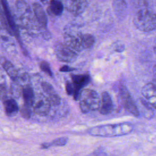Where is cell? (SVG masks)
<instances>
[{"instance_id":"1","label":"cell","mask_w":156,"mask_h":156,"mask_svg":"<svg viewBox=\"0 0 156 156\" xmlns=\"http://www.w3.org/2000/svg\"><path fill=\"white\" fill-rule=\"evenodd\" d=\"M133 130V126L130 122H121L113 124H104L94 126L88 129L89 135L99 137H114L126 135Z\"/></svg>"},{"instance_id":"2","label":"cell","mask_w":156,"mask_h":156,"mask_svg":"<svg viewBox=\"0 0 156 156\" xmlns=\"http://www.w3.org/2000/svg\"><path fill=\"white\" fill-rule=\"evenodd\" d=\"M133 24L140 30L150 32L156 29V13L151 10H139L133 17Z\"/></svg>"},{"instance_id":"3","label":"cell","mask_w":156,"mask_h":156,"mask_svg":"<svg viewBox=\"0 0 156 156\" xmlns=\"http://www.w3.org/2000/svg\"><path fill=\"white\" fill-rule=\"evenodd\" d=\"M79 100L80 110L83 113L97 110L99 108L101 98L99 94L93 90L88 88L82 90Z\"/></svg>"},{"instance_id":"4","label":"cell","mask_w":156,"mask_h":156,"mask_svg":"<svg viewBox=\"0 0 156 156\" xmlns=\"http://www.w3.org/2000/svg\"><path fill=\"white\" fill-rule=\"evenodd\" d=\"M32 12L39 29L41 30L43 37L45 38H49L51 34L47 30V16L41 5L38 2H34L32 4Z\"/></svg>"},{"instance_id":"5","label":"cell","mask_w":156,"mask_h":156,"mask_svg":"<svg viewBox=\"0 0 156 156\" xmlns=\"http://www.w3.org/2000/svg\"><path fill=\"white\" fill-rule=\"evenodd\" d=\"M54 52L60 61L65 63L74 62L77 58V54L64 43H57L54 46Z\"/></svg>"},{"instance_id":"6","label":"cell","mask_w":156,"mask_h":156,"mask_svg":"<svg viewBox=\"0 0 156 156\" xmlns=\"http://www.w3.org/2000/svg\"><path fill=\"white\" fill-rule=\"evenodd\" d=\"M119 95L124 108L133 116H138L140 112L138 107L125 86L122 85L120 87Z\"/></svg>"},{"instance_id":"7","label":"cell","mask_w":156,"mask_h":156,"mask_svg":"<svg viewBox=\"0 0 156 156\" xmlns=\"http://www.w3.org/2000/svg\"><path fill=\"white\" fill-rule=\"evenodd\" d=\"M51 104L46 96L40 93L35 95L32 105L34 112L38 115L46 116L51 110Z\"/></svg>"},{"instance_id":"8","label":"cell","mask_w":156,"mask_h":156,"mask_svg":"<svg viewBox=\"0 0 156 156\" xmlns=\"http://www.w3.org/2000/svg\"><path fill=\"white\" fill-rule=\"evenodd\" d=\"M79 32H71L68 30L63 35L64 43L76 53L81 52L83 49L79 39Z\"/></svg>"},{"instance_id":"9","label":"cell","mask_w":156,"mask_h":156,"mask_svg":"<svg viewBox=\"0 0 156 156\" xmlns=\"http://www.w3.org/2000/svg\"><path fill=\"white\" fill-rule=\"evenodd\" d=\"M1 2L2 9H3L5 23H6L7 28L12 35L13 34L16 37H18V29L17 26L15 23V21L14 20L13 16L11 13V12L10 10L8 4L5 1H1Z\"/></svg>"},{"instance_id":"10","label":"cell","mask_w":156,"mask_h":156,"mask_svg":"<svg viewBox=\"0 0 156 156\" xmlns=\"http://www.w3.org/2000/svg\"><path fill=\"white\" fill-rule=\"evenodd\" d=\"M141 94L147 103L156 110V83L150 82L144 85Z\"/></svg>"},{"instance_id":"11","label":"cell","mask_w":156,"mask_h":156,"mask_svg":"<svg viewBox=\"0 0 156 156\" xmlns=\"http://www.w3.org/2000/svg\"><path fill=\"white\" fill-rule=\"evenodd\" d=\"M88 5V1L83 0H71L66 1V9L74 15H78L84 12Z\"/></svg>"},{"instance_id":"12","label":"cell","mask_w":156,"mask_h":156,"mask_svg":"<svg viewBox=\"0 0 156 156\" xmlns=\"http://www.w3.org/2000/svg\"><path fill=\"white\" fill-rule=\"evenodd\" d=\"M43 91L46 93L50 103L52 105H58L60 104L61 99L59 95L56 93L54 87L47 82H43L41 84Z\"/></svg>"},{"instance_id":"13","label":"cell","mask_w":156,"mask_h":156,"mask_svg":"<svg viewBox=\"0 0 156 156\" xmlns=\"http://www.w3.org/2000/svg\"><path fill=\"white\" fill-rule=\"evenodd\" d=\"M71 77L72 80L71 83H73L76 91L79 93H80L82 88L87 85L90 82V76L88 74H71Z\"/></svg>"},{"instance_id":"14","label":"cell","mask_w":156,"mask_h":156,"mask_svg":"<svg viewBox=\"0 0 156 156\" xmlns=\"http://www.w3.org/2000/svg\"><path fill=\"white\" fill-rule=\"evenodd\" d=\"M113 107V101L110 94L107 91H103L101 94V102L99 106V112L102 115H108L109 114Z\"/></svg>"},{"instance_id":"15","label":"cell","mask_w":156,"mask_h":156,"mask_svg":"<svg viewBox=\"0 0 156 156\" xmlns=\"http://www.w3.org/2000/svg\"><path fill=\"white\" fill-rule=\"evenodd\" d=\"M4 110L8 116H12L19 111V107L16 102L13 99H6L4 102Z\"/></svg>"},{"instance_id":"16","label":"cell","mask_w":156,"mask_h":156,"mask_svg":"<svg viewBox=\"0 0 156 156\" xmlns=\"http://www.w3.org/2000/svg\"><path fill=\"white\" fill-rule=\"evenodd\" d=\"M22 94L24 104L31 107L35 97V94L32 88L29 85H26L23 88Z\"/></svg>"},{"instance_id":"17","label":"cell","mask_w":156,"mask_h":156,"mask_svg":"<svg viewBox=\"0 0 156 156\" xmlns=\"http://www.w3.org/2000/svg\"><path fill=\"white\" fill-rule=\"evenodd\" d=\"M79 39L83 49L90 48L94 43L95 38L94 36L90 34H82L79 32Z\"/></svg>"},{"instance_id":"18","label":"cell","mask_w":156,"mask_h":156,"mask_svg":"<svg viewBox=\"0 0 156 156\" xmlns=\"http://www.w3.org/2000/svg\"><path fill=\"white\" fill-rule=\"evenodd\" d=\"M2 66L6 73L12 80L15 81L18 79V71L10 61H5L3 63Z\"/></svg>"},{"instance_id":"19","label":"cell","mask_w":156,"mask_h":156,"mask_svg":"<svg viewBox=\"0 0 156 156\" xmlns=\"http://www.w3.org/2000/svg\"><path fill=\"white\" fill-rule=\"evenodd\" d=\"M64 5L61 1H51L50 2L49 9L51 13L55 16H59L62 15L63 12Z\"/></svg>"},{"instance_id":"20","label":"cell","mask_w":156,"mask_h":156,"mask_svg":"<svg viewBox=\"0 0 156 156\" xmlns=\"http://www.w3.org/2000/svg\"><path fill=\"white\" fill-rule=\"evenodd\" d=\"M67 137H60L57 138L51 143H44L41 144V147L43 149H48L51 146H63L66 144L68 142Z\"/></svg>"},{"instance_id":"21","label":"cell","mask_w":156,"mask_h":156,"mask_svg":"<svg viewBox=\"0 0 156 156\" xmlns=\"http://www.w3.org/2000/svg\"><path fill=\"white\" fill-rule=\"evenodd\" d=\"M127 4L124 1H114L113 2V7L115 12L118 15H122L126 9Z\"/></svg>"},{"instance_id":"22","label":"cell","mask_w":156,"mask_h":156,"mask_svg":"<svg viewBox=\"0 0 156 156\" xmlns=\"http://www.w3.org/2000/svg\"><path fill=\"white\" fill-rule=\"evenodd\" d=\"M39 65H40V68L42 71H43L44 73H45L46 74H47L48 76H49L51 77L53 76L52 72L51 71L49 64L47 62L42 61L40 63Z\"/></svg>"},{"instance_id":"23","label":"cell","mask_w":156,"mask_h":156,"mask_svg":"<svg viewBox=\"0 0 156 156\" xmlns=\"http://www.w3.org/2000/svg\"><path fill=\"white\" fill-rule=\"evenodd\" d=\"M21 115V116L26 118V119H29L31 115V111H30V107L24 104L19 109Z\"/></svg>"},{"instance_id":"24","label":"cell","mask_w":156,"mask_h":156,"mask_svg":"<svg viewBox=\"0 0 156 156\" xmlns=\"http://www.w3.org/2000/svg\"><path fill=\"white\" fill-rule=\"evenodd\" d=\"M6 96V87L4 84H0V99H4Z\"/></svg>"},{"instance_id":"25","label":"cell","mask_w":156,"mask_h":156,"mask_svg":"<svg viewBox=\"0 0 156 156\" xmlns=\"http://www.w3.org/2000/svg\"><path fill=\"white\" fill-rule=\"evenodd\" d=\"M59 70L60 71H62V72H71L75 70V68L69 66L68 65H63L60 68Z\"/></svg>"},{"instance_id":"26","label":"cell","mask_w":156,"mask_h":156,"mask_svg":"<svg viewBox=\"0 0 156 156\" xmlns=\"http://www.w3.org/2000/svg\"><path fill=\"white\" fill-rule=\"evenodd\" d=\"M154 51L155 54H156V38H155V41H154Z\"/></svg>"},{"instance_id":"27","label":"cell","mask_w":156,"mask_h":156,"mask_svg":"<svg viewBox=\"0 0 156 156\" xmlns=\"http://www.w3.org/2000/svg\"><path fill=\"white\" fill-rule=\"evenodd\" d=\"M154 77H155V82L156 83V66H155L154 68Z\"/></svg>"}]
</instances>
